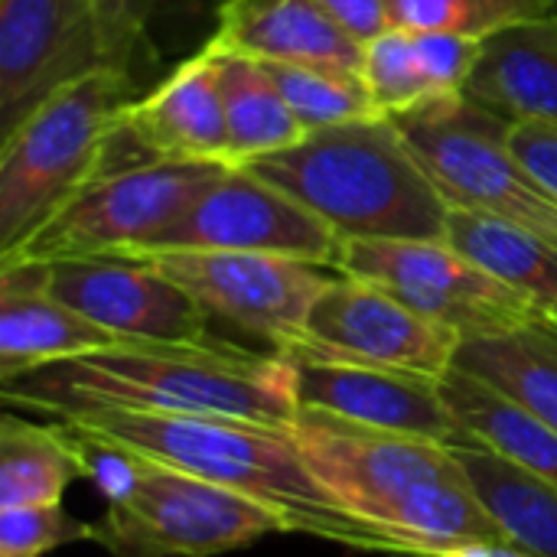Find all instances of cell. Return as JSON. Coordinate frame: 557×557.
Instances as JSON below:
<instances>
[{
    "label": "cell",
    "instance_id": "cell-16",
    "mask_svg": "<svg viewBox=\"0 0 557 557\" xmlns=\"http://www.w3.org/2000/svg\"><path fill=\"white\" fill-rule=\"evenodd\" d=\"M114 140L131 147L140 163H232L212 49L202 46L153 91L134 98L121 111Z\"/></svg>",
    "mask_w": 557,
    "mask_h": 557
},
{
    "label": "cell",
    "instance_id": "cell-23",
    "mask_svg": "<svg viewBox=\"0 0 557 557\" xmlns=\"http://www.w3.org/2000/svg\"><path fill=\"white\" fill-rule=\"evenodd\" d=\"M75 480H85L75 437L59 421L33 424L7 408L0 418V509L62 506Z\"/></svg>",
    "mask_w": 557,
    "mask_h": 557
},
{
    "label": "cell",
    "instance_id": "cell-12",
    "mask_svg": "<svg viewBox=\"0 0 557 557\" xmlns=\"http://www.w3.org/2000/svg\"><path fill=\"white\" fill-rule=\"evenodd\" d=\"M346 238L284 189L245 166H228L193 209L166 225L150 245L131 251H258L323 268L343 261Z\"/></svg>",
    "mask_w": 557,
    "mask_h": 557
},
{
    "label": "cell",
    "instance_id": "cell-11",
    "mask_svg": "<svg viewBox=\"0 0 557 557\" xmlns=\"http://www.w3.org/2000/svg\"><path fill=\"white\" fill-rule=\"evenodd\" d=\"M463 336L421 317L385 287L339 274L313 304L304 333L277 356L294 362H352L444 379Z\"/></svg>",
    "mask_w": 557,
    "mask_h": 557
},
{
    "label": "cell",
    "instance_id": "cell-15",
    "mask_svg": "<svg viewBox=\"0 0 557 557\" xmlns=\"http://www.w3.org/2000/svg\"><path fill=\"white\" fill-rule=\"evenodd\" d=\"M297 395L300 408L372 431L424 437L447 447L470 444L444 398V379L352 362H297Z\"/></svg>",
    "mask_w": 557,
    "mask_h": 557
},
{
    "label": "cell",
    "instance_id": "cell-29",
    "mask_svg": "<svg viewBox=\"0 0 557 557\" xmlns=\"http://www.w3.org/2000/svg\"><path fill=\"white\" fill-rule=\"evenodd\" d=\"M72 542H91V525L62 506L0 509V557H42Z\"/></svg>",
    "mask_w": 557,
    "mask_h": 557
},
{
    "label": "cell",
    "instance_id": "cell-32",
    "mask_svg": "<svg viewBox=\"0 0 557 557\" xmlns=\"http://www.w3.org/2000/svg\"><path fill=\"white\" fill-rule=\"evenodd\" d=\"M509 144L519 160L545 183V189L557 196V127L519 121L509 127Z\"/></svg>",
    "mask_w": 557,
    "mask_h": 557
},
{
    "label": "cell",
    "instance_id": "cell-6",
    "mask_svg": "<svg viewBox=\"0 0 557 557\" xmlns=\"http://www.w3.org/2000/svg\"><path fill=\"white\" fill-rule=\"evenodd\" d=\"M392 121L447 206L499 215L557 242V196L512 150L506 117L454 95Z\"/></svg>",
    "mask_w": 557,
    "mask_h": 557
},
{
    "label": "cell",
    "instance_id": "cell-18",
    "mask_svg": "<svg viewBox=\"0 0 557 557\" xmlns=\"http://www.w3.org/2000/svg\"><path fill=\"white\" fill-rule=\"evenodd\" d=\"M212 42L258 62L317 65L356 75H362L366 55L317 0H225Z\"/></svg>",
    "mask_w": 557,
    "mask_h": 557
},
{
    "label": "cell",
    "instance_id": "cell-17",
    "mask_svg": "<svg viewBox=\"0 0 557 557\" xmlns=\"http://www.w3.org/2000/svg\"><path fill=\"white\" fill-rule=\"evenodd\" d=\"M117 343L124 339L85 320L46 290L42 264H0V382Z\"/></svg>",
    "mask_w": 557,
    "mask_h": 557
},
{
    "label": "cell",
    "instance_id": "cell-28",
    "mask_svg": "<svg viewBox=\"0 0 557 557\" xmlns=\"http://www.w3.org/2000/svg\"><path fill=\"white\" fill-rule=\"evenodd\" d=\"M398 29H434L490 39L509 26L548 16V0H388Z\"/></svg>",
    "mask_w": 557,
    "mask_h": 557
},
{
    "label": "cell",
    "instance_id": "cell-22",
    "mask_svg": "<svg viewBox=\"0 0 557 557\" xmlns=\"http://www.w3.org/2000/svg\"><path fill=\"white\" fill-rule=\"evenodd\" d=\"M215 55V78L222 91L225 131H228V157L232 166L248 163L264 153L287 150L307 137L294 111L287 108L284 95L271 82L268 69L242 52H228L206 42Z\"/></svg>",
    "mask_w": 557,
    "mask_h": 557
},
{
    "label": "cell",
    "instance_id": "cell-30",
    "mask_svg": "<svg viewBox=\"0 0 557 557\" xmlns=\"http://www.w3.org/2000/svg\"><path fill=\"white\" fill-rule=\"evenodd\" d=\"M88 3H91L95 23H98L104 62L131 72L134 62L147 49L150 20H153L160 0H88Z\"/></svg>",
    "mask_w": 557,
    "mask_h": 557
},
{
    "label": "cell",
    "instance_id": "cell-13",
    "mask_svg": "<svg viewBox=\"0 0 557 557\" xmlns=\"http://www.w3.org/2000/svg\"><path fill=\"white\" fill-rule=\"evenodd\" d=\"M42 284L55 300L124 343H212L206 310L147 258L49 261Z\"/></svg>",
    "mask_w": 557,
    "mask_h": 557
},
{
    "label": "cell",
    "instance_id": "cell-19",
    "mask_svg": "<svg viewBox=\"0 0 557 557\" xmlns=\"http://www.w3.org/2000/svg\"><path fill=\"white\" fill-rule=\"evenodd\" d=\"M463 95L509 124L557 127V26L519 23L483 39V55Z\"/></svg>",
    "mask_w": 557,
    "mask_h": 557
},
{
    "label": "cell",
    "instance_id": "cell-1",
    "mask_svg": "<svg viewBox=\"0 0 557 557\" xmlns=\"http://www.w3.org/2000/svg\"><path fill=\"white\" fill-rule=\"evenodd\" d=\"M10 411L52 421L95 411L238 418L287 428L300 411L297 362L228 343H117L0 382Z\"/></svg>",
    "mask_w": 557,
    "mask_h": 557
},
{
    "label": "cell",
    "instance_id": "cell-10",
    "mask_svg": "<svg viewBox=\"0 0 557 557\" xmlns=\"http://www.w3.org/2000/svg\"><path fill=\"white\" fill-rule=\"evenodd\" d=\"M166 277H173L209 320L261 336L271 352L290 346L320 300V294L343 274L336 268L258 255V251H144Z\"/></svg>",
    "mask_w": 557,
    "mask_h": 557
},
{
    "label": "cell",
    "instance_id": "cell-3",
    "mask_svg": "<svg viewBox=\"0 0 557 557\" xmlns=\"http://www.w3.org/2000/svg\"><path fill=\"white\" fill-rule=\"evenodd\" d=\"M62 424L117 441L160 463L242 493L277 512L294 535L323 539L356 552L408 557L395 539L356 519L310 473L287 428L238 418L150 411H95L65 418Z\"/></svg>",
    "mask_w": 557,
    "mask_h": 557
},
{
    "label": "cell",
    "instance_id": "cell-20",
    "mask_svg": "<svg viewBox=\"0 0 557 557\" xmlns=\"http://www.w3.org/2000/svg\"><path fill=\"white\" fill-rule=\"evenodd\" d=\"M444 398L473 444L499 454L557 493V431L552 424L457 366L444 375Z\"/></svg>",
    "mask_w": 557,
    "mask_h": 557
},
{
    "label": "cell",
    "instance_id": "cell-26",
    "mask_svg": "<svg viewBox=\"0 0 557 557\" xmlns=\"http://www.w3.org/2000/svg\"><path fill=\"white\" fill-rule=\"evenodd\" d=\"M284 95L287 108L300 121V127L323 131L349 121H366V117H388L375 104L369 85L356 72H339V69H317V65H290V62H261Z\"/></svg>",
    "mask_w": 557,
    "mask_h": 557
},
{
    "label": "cell",
    "instance_id": "cell-25",
    "mask_svg": "<svg viewBox=\"0 0 557 557\" xmlns=\"http://www.w3.org/2000/svg\"><path fill=\"white\" fill-rule=\"evenodd\" d=\"M470 486L496 516L509 542L532 557H557V493L532 480L499 454L480 444L454 447Z\"/></svg>",
    "mask_w": 557,
    "mask_h": 557
},
{
    "label": "cell",
    "instance_id": "cell-31",
    "mask_svg": "<svg viewBox=\"0 0 557 557\" xmlns=\"http://www.w3.org/2000/svg\"><path fill=\"white\" fill-rule=\"evenodd\" d=\"M317 3L330 13V20H333L343 33H346L349 39H356L362 49H366L372 39L385 36L388 29H395L388 0H317Z\"/></svg>",
    "mask_w": 557,
    "mask_h": 557
},
{
    "label": "cell",
    "instance_id": "cell-27",
    "mask_svg": "<svg viewBox=\"0 0 557 557\" xmlns=\"http://www.w3.org/2000/svg\"><path fill=\"white\" fill-rule=\"evenodd\" d=\"M362 78L382 108V114H401L424 101L447 98L431 72L421 33L414 29H388L372 39L362 55Z\"/></svg>",
    "mask_w": 557,
    "mask_h": 557
},
{
    "label": "cell",
    "instance_id": "cell-5",
    "mask_svg": "<svg viewBox=\"0 0 557 557\" xmlns=\"http://www.w3.org/2000/svg\"><path fill=\"white\" fill-rule=\"evenodd\" d=\"M127 69L101 65L33 108L0 147V258L13 255L72 196L111 170Z\"/></svg>",
    "mask_w": 557,
    "mask_h": 557
},
{
    "label": "cell",
    "instance_id": "cell-21",
    "mask_svg": "<svg viewBox=\"0 0 557 557\" xmlns=\"http://www.w3.org/2000/svg\"><path fill=\"white\" fill-rule=\"evenodd\" d=\"M444 238L557 323V242L519 222L457 206L447 212Z\"/></svg>",
    "mask_w": 557,
    "mask_h": 557
},
{
    "label": "cell",
    "instance_id": "cell-34",
    "mask_svg": "<svg viewBox=\"0 0 557 557\" xmlns=\"http://www.w3.org/2000/svg\"><path fill=\"white\" fill-rule=\"evenodd\" d=\"M545 20H552L557 26V0H548V16H545Z\"/></svg>",
    "mask_w": 557,
    "mask_h": 557
},
{
    "label": "cell",
    "instance_id": "cell-9",
    "mask_svg": "<svg viewBox=\"0 0 557 557\" xmlns=\"http://www.w3.org/2000/svg\"><path fill=\"white\" fill-rule=\"evenodd\" d=\"M339 271L372 281L467 339L548 323L542 310L457 251L447 238H349Z\"/></svg>",
    "mask_w": 557,
    "mask_h": 557
},
{
    "label": "cell",
    "instance_id": "cell-8",
    "mask_svg": "<svg viewBox=\"0 0 557 557\" xmlns=\"http://www.w3.org/2000/svg\"><path fill=\"white\" fill-rule=\"evenodd\" d=\"M228 166L232 163L144 160L108 170L72 196L13 255L0 258V264L131 255L183 219Z\"/></svg>",
    "mask_w": 557,
    "mask_h": 557
},
{
    "label": "cell",
    "instance_id": "cell-24",
    "mask_svg": "<svg viewBox=\"0 0 557 557\" xmlns=\"http://www.w3.org/2000/svg\"><path fill=\"white\" fill-rule=\"evenodd\" d=\"M457 369L506 392L557 431V323L467 339Z\"/></svg>",
    "mask_w": 557,
    "mask_h": 557
},
{
    "label": "cell",
    "instance_id": "cell-14",
    "mask_svg": "<svg viewBox=\"0 0 557 557\" xmlns=\"http://www.w3.org/2000/svg\"><path fill=\"white\" fill-rule=\"evenodd\" d=\"M101 65L108 62L88 0H0V137Z\"/></svg>",
    "mask_w": 557,
    "mask_h": 557
},
{
    "label": "cell",
    "instance_id": "cell-7",
    "mask_svg": "<svg viewBox=\"0 0 557 557\" xmlns=\"http://www.w3.org/2000/svg\"><path fill=\"white\" fill-rule=\"evenodd\" d=\"M277 532L287 525L268 506L147 454L137 486L91 522L111 557H215Z\"/></svg>",
    "mask_w": 557,
    "mask_h": 557
},
{
    "label": "cell",
    "instance_id": "cell-4",
    "mask_svg": "<svg viewBox=\"0 0 557 557\" xmlns=\"http://www.w3.org/2000/svg\"><path fill=\"white\" fill-rule=\"evenodd\" d=\"M349 238H444L450 206L392 117L310 131L300 144L238 163Z\"/></svg>",
    "mask_w": 557,
    "mask_h": 557
},
{
    "label": "cell",
    "instance_id": "cell-33",
    "mask_svg": "<svg viewBox=\"0 0 557 557\" xmlns=\"http://www.w3.org/2000/svg\"><path fill=\"white\" fill-rule=\"evenodd\" d=\"M437 557H532L525 548H519L516 542H473V545H460V548H450Z\"/></svg>",
    "mask_w": 557,
    "mask_h": 557
},
{
    "label": "cell",
    "instance_id": "cell-2",
    "mask_svg": "<svg viewBox=\"0 0 557 557\" xmlns=\"http://www.w3.org/2000/svg\"><path fill=\"white\" fill-rule=\"evenodd\" d=\"M287 434L310 473L408 557L509 539L447 444L372 431L313 408H300Z\"/></svg>",
    "mask_w": 557,
    "mask_h": 557
}]
</instances>
